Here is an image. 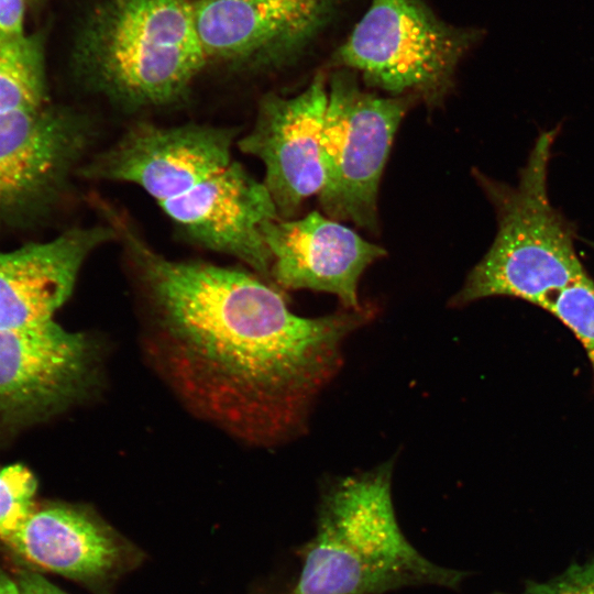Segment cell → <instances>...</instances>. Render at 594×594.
<instances>
[{
	"instance_id": "cell-13",
	"label": "cell",
	"mask_w": 594,
	"mask_h": 594,
	"mask_svg": "<svg viewBox=\"0 0 594 594\" xmlns=\"http://www.w3.org/2000/svg\"><path fill=\"white\" fill-rule=\"evenodd\" d=\"M117 240L110 224L73 228L53 240L0 253V331L54 320L87 257Z\"/></svg>"
},
{
	"instance_id": "cell-21",
	"label": "cell",
	"mask_w": 594,
	"mask_h": 594,
	"mask_svg": "<svg viewBox=\"0 0 594 594\" xmlns=\"http://www.w3.org/2000/svg\"><path fill=\"white\" fill-rule=\"evenodd\" d=\"M0 594H22L16 579L11 578L0 565Z\"/></svg>"
},
{
	"instance_id": "cell-4",
	"label": "cell",
	"mask_w": 594,
	"mask_h": 594,
	"mask_svg": "<svg viewBox=\"0 0 594 594\" xmlns=\"http://www.w3.org/2000/svg\"><path fill=\"white\" fill-rule=\"evenodd\" d=\"M207 63L194 0H101L73 53L77 78L128 111L180 101Z\"/></svg>"
},
{
	"instance_id": "cell-10",
	"label": "cell",
	"mask_w": 594,
	"mask_h": 594,
	"mask_svg": "<svg viewBox=\"0 0 594 594\" xmlns=\"http://www.w3.org/2000/svg\"><path fill=\"white\" fill-rule=\"evenodd\" d=\"M328 102L323 72L298 95H265L251 130L237 140L264 166L262 180L280 219H292L323 185L321 133Z\"/></svg>"
},
{
	"instance_id": "cell-12",
	"label": "cell",
	"mask_w": 594,
	"mask_h": 594,
	"mask_svg": "<svg viewBox=\"0 0 594 594\" xmlns=\"http://www.w3.org/2000/svg\"><path fill=\"white\" fill-rule=\"evenodd\" d=\"M271 282L285 290L309 289L338 297L341 308L359 310V280L386 254L351 228L319 211L299 219H274L263 227Z\"/></svg>"
},
{
	"instance_id": "cell-19",
	"label": "cell",
	"mask_w": 594,
	"mask_h": 594,
	"mask_svg": "<svg viewBox=\"0 0 594 594\" xmlns=\"http://www.w3.org/2000/svg\"><path fill=\"white\" fill-rule=\"evenodd\" d=\"M24 35V0H0V41Z\"/></svg>"
},
{
	"instance_id": "cell-18",
	"label": "cell",
	"mask_w": 594,
	"mask_h": 594,
	"mask_svg": "<svg viewBox=\"0 0 594 594\" xmlns=\"http://www.w3.org/2000/svg\"><path fill=\"white\" fill-rule=\"evenodd\" d=\"M518 594H594V559L581 564L573 563L547 582H530Z\"/></svg>"
},
{
	"instance_id": "cell-9",
	"label": "cell",
	"mask_w": 594,
	"mask_h": 594,
	"mask_svg": "<svg viewBox=\"0 0 594 594\" xmlns=\"http://www.w3.org/2000/svg\"><path fill=\"white\" fill-rule=\"evenodd\" d=\"M91 136L88 120L62 107L0 114V227L24 224L46 211Z\"/></svg>"
},
{
	"instance_id": "cell-17",
	"label": "cell",
	"mask_w": 594,
	"mask_h": 594,
	"mask_svg": "<svg viewBox=\"0 0 594 594\" xmlns=\"http://www.w3.org/2000/svg\"><path fill=\"white\" fill-rule=\"evenodd\" d=\"M37 480L23 463L0 464V539L13 532L36 507Z\"/></svg>"
},
{
	"instance_id": "cell-16",
	"label": "cell",
	"mask_w": 594,
	"mask_h": 594,
	"mask_svg": "<svg viewBox=\"0 0 594 594\" xmlns=\"http://www.w3.org/2000/svg\"><path fill=\"white\" fill-rule=\"evenodd\" d=\"M584 346L594 374V282L588 275L564 287L549 310Z\"/></svg>"
},
{
	"instance_id": "cell-14",
	"label": "cell",
	"mask_w": 594,
	"mask_h": 594,
	"mask_svg": "<svg viewBox=\"0 0 594 594\" xmlns=\"http://www.w3.org/2000/svg\"><path fill=\"white\" fill-rule=\"evenodd\" d=\"M2 542L32 566L89 583L116 574L129 554L109 526L65 504L36 506Z\"/></svg>"
},
{
	"instance_id": "cell-3",
	"label": "cell",
	"mask_w": 594,
	"mask_h": 594,
	"mask_svg": "<svg viewBox=\"0 0 594 594\" xmlns=\"http://www.w3.org/2000/svg\"><path fill=\"white\" fill-rule=\"evenodd\" d=\"M393 469L389 460L322 490L315 535L287 594H385L462 583L464 572L431 562L405 537L393 504Z\"/></svg>"
},
{
	"instance_id": "cell-7",
	"label": "cell",
	"mask_w": 594,
	"mask_h": 594,
	"mask_svg": "<svg viewBox=\"0 0 594 594\" xmlns=\"http://www.w3.org/2000/svg\"><path fill=\"white\" fill-rule=\"evenodd\" d=\"M411 101L365 91L346 68L331 75L321 133L323 185L317 195L326 216L377 230L381 178Z\"/></svg>"
},
{
	"instance_id": "cell-1",
	"label": "cell",
	"mask_w": 594,
	"mask_h": 594,
	"mask_svg": "<svg viewBox=\"0 0 594 594\" xmlns=\"http://www.w3.org/2000/svg\"><path fill=\"white\" fill-rule=\"evenodd\" d=\"M98 207L133 270L146 360L180 403L245 444L301 436L342 366L345 340L374 319L373 307L298 316L254 272L168 258L113 206Z\"/></svg>"
},
{
	"instance_id": "cell-6",
	"label": "cell",
	"mask_w": 594,
	"mask_h": 594,
	"mask_svg": "<svg viewBox=\"0 0 594 594\" xmlns=\"http://www.w3.org/2000/svg\"><path fill=\"white\" fill-rule=\"evenodd\" d=\"M476 30L440 20L424 0H372L332 64L360 74L393 97L429 107L443 102L459 63L479 40Z\"/></svg>"
},
{
	"instance_id": "cell-22",
	"label": "cell",
	"mask_w": 594,
	"mask_h": 594,
	"mask_svg": "<svg viewBox=\"0 0 594 594\" xmlns=\"http://www.w3.org/2000/svg\"><path fill=\"white\" fill-rule=\"evenodd\" d=\"M593 248H594V244H593Z\"/></svg>"
},
{
	"instance_id": "cell-2",
	"label": "cell",
	"mask_w": 594,
	"mask_h": 594,
	"mask_svg": "<svg viewBox=\"0 0 594 594\" xmlns=\"http://www.w3.org/2000/svg\"><path fill=\"white\" fill-rule=\"evenodd\" d=\"M235 140L232 128L139 122L79 172L139 186L189 242L271 282L263 227L279 217L263 182L234 158Z\"/></svg>"
},
{
	"instance_id": "cell-20",
	"label": "cell",
	"mask_w": 594,
	"mask_h": 594,
	"mask_svg": "<svg viewBox=\"0 0 594 594\" xmlns=\"http://www.w3.org/2000/svg\"><path fill=\"white\" fill-rule=\"evenodd\" d=\"M15 579L22 594H67L34 570L20 568Z\"/></svg>"
},
{
	"instance_id": "cell-5",
	"label": "cell",
	"mask_w": 594,
	"mask_h": 594,
	"mask_svg": "<svg viewBox=\"0 0 594 594\" xmlns=\"http://www.w3.org/2000/svg\"><path fill=\"white\" fill-rule=\"evenodd\" d=\"M558 128L534 143L516 186L476 172L494 207L495 239L449 301L453 308L506 296L549 310L557 295L586 276L575 249L574 227L550 202L547 179Z\"/></svg>"
},
{
	"instance_id": "cell-15",
	"label": "cell",
	"mask_w": 594,
	"mask_h": 594,
	"mask_svg": "<svg viewBox=\"0 0 594 594\" xmlns=\"http://www.w3.org/2000/svg\"><path fill=\"white\" fill-rule=\"evenodd\" d=\"M44 42L41 34L0 41V114L46 103Z\"/></svg>"
},
{
	"instance_id": "cell-8",
	"label": "cell",
	"mask_w": 594,
	"mask_h": 594,
	"mask_svg": "<svg viewBox=\"0 0 594 594\" xmlns=\"http://www.w3.org/2000/svg\"><path fill=\"white\" fill-rule=\"evenodd\" d=\"M101 360L98 339L55 320L0 331V448L90 399Z\"/></svg>"
},
{
	"instance_id": "cell-11",
	"label": "cell",
	"mask_w": 594,
	"mask_h": 594,
	"mask_svg": "<svg viewBox=\"0 0 594 594\" xmlns=\"http://www.w3.org/2000/svg\"><path fill=\"white\" fill-rule=\"evenodd\" d=\"M333 0H194L209 61L271 67L294 57L321 30Z\"/></svg>"
}]
</instances>
